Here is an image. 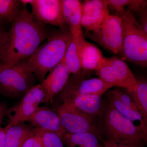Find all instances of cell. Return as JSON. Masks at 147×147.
Returning <instances> with one entry per match:
<instances>
[{"label": "cell", "mask_w": 147, "mask_h": 147, "mask_svg": "<svg viewBox=\"0 0 147 147\" xmlns=\"http://www.w3.org/2000/svg\"><path fill=\"white\" fill-rule=\"evenodd\" d=\"M84 36L114 54H121L123 42V30L120 18L109 15L93 32H84Z\"/></svg>", "instance_id": "obj_6"}, {"label": "cell", "mask_w": 147, "mask_h": 147, "mask_svg": "<svg viewBox=\"0 0 147 147\" xmlns=\"http://www.w3.org/2000/svg\"><path fill=\"white\" fill-rule=\"evenodd\" d=\"M119 16L121 20L123 30V42L121 53V59L146 68L147 34L131 10H126Z\"/></svg>", "instance_id": "obj_3"}, {"label": "cell", "mask_w": 147, "mask_h": 147, "mask_svg": "<svg viewBox=\"0 0 147 147\" xmlns=\"http://www.w3.org/2000/svg\"><path fill=\"white\" fill-rule=\"evenodd\" d=\"M45 91L42 84L35 85L24 95L21 102L11 111H7L11 125L28 120L41 102H44Z\"/></svg>", "instance_id": "obj_8"}, {"label": "cell", "mask_w": 147, "mask_h": 147, "mask_svg": "<svg viewBox=\"0 0 147 147\" xmlns=\"http://www.w3.org/2000/svg\"><path fill=\"white\" fill-rule=\"evenodd\" d=\"M27 60L10 67L0 66V95L10 98L23 96L34 86L36 77Z\"/></svg>", "instance_id": "obj_4"}, {"label": "cell", "mask_w": 147, "mask_h": 147, "mask_svg": "<svg viewBox=\"0 0 147 147\" xmlns=\"http://www.w3.org/2000/svg\"><path fill=\"white\" fill-rule=\"evenodd\" d=\"M101 96L98 95L88 94L73 96L61 99L86 114L93 118L100 115L101 109Z\"/></svg>", "instance_id": "obj_14"}, {"label": "cell", "mask_w": 147, "mask_h": 147, "mask_svg": "<svg viewBox=\"0 0 147 147\" xmlns=\"http://www.w3.org/2000/svg\"><path fill=\"white\" fill-rule=\"evenodd\" d=\"M28 121L34 128L54 132L62 140L66 133L58 114L46 107H38Z\"/></svg>", "instance_id": "obj_11"}, {"label": "cell", "mask_w": 147, "mask_h": 147, "mask_svg": "<svg viewBox=\"0 0 147 147\" xmlns=\"http://www.w3.org/2000/svg\"><path fill=\"white\" fill-rule=\"evenodd\" d=\"M147 1L143 0H130V3L127 6L128 10H131L139 13L141 11L147 8Z\"/></svg>", "instance_id": "obj_28"}, {"label": "cell", "mask_w": 147, "mask_h": 147, "mask_svg": "<svg viewBox=\"0 0 147 147\" xmlns=\"http://www.w3.org/2000/svg\"><path fill=\"white\" fill-rule=\"evenodd\" d=\"M85 41L84 31L82 30L78 34L73 36L66 52L63 61L73 76H79L84 73L81 67V56Z\"/></svg>", "instance_id": "obj_13"}, {"label": "cell", "mask_w": 147, "mask_h": 147, "mask_svg": "<svg viewBox=\"0 0 147 147\" xmlns=\"http://www.w3.org/2000/svg\"><path fill=\"white\" fill-rule=\"evenodd\" d=\"M72 38L68 29L51 31L46 41L27 60L36 78L40 83L48 72L63 60Z\"/></svg>", "instance_id": "obj_2"}, {"label": "cell", "mask_w": 147, "mask_h": 147, "mask_svg": "<svg viewBox=\"0 0 147 147\" xmlns=\"http://www.w3.org/2000/svg\"><path fill=\"white\" fill-rule=\"evenodd\" d=\"M133 98L139 112L147 123V83L143 80H137L133 90L127 92Z\"/></svg>", "instance_id": "obj_22"}, {"label": "cell", "mask_w": 147, "mask_h": 147, "mask_svg": "<svg viewBox=\"0 0 147 147\" xmlns=\"http://www.w3.org/2000/svg\"><path fill=\"white\" fill-rule=\"evenodd\" d=\"M84 15L95 17H107L110 15L109 8L105 0H87L82 5Z\"/></svg>", "instance_id": "obj_23"}, {"label": "cell", "mask_w": 147, "mask_h": 147, "mask_svg": "<svg viewBox=\"0 0 147 147\" xmlns=\"http://www.w3.org/2000/svg\"><path fill=\"white\" fill-rule=\"evenodd\" d=\"M10 124L9 123L5 128L0 131V147H6V134Z\"/></svg>", "instance_id": "obj_32"}, {"label": "cell", "mask_w": 147, "mask_h": 147, "mask_svg": "<svg viewBox=\"0 0 147 147\" xmlns=\"http://www.w3.org/2000/svg\"><path fill=\"white\" fill-rule=\"evenodd\" d=\"M109 8L115 11L119 16L123 14L126 10L125 7L128 6L130 0H105Z\"/></svg>", "instance_id": "obj_26"}, {"label": "cell", "mask_w": 147, "mask_h": 147, "mask_svg": "<svg viewBox=\"0 0 147 147\" xmlns=\"http://www.w3.org/2000/svg\"><path fill=\"white\" fill-rule=\"evenodd\" d=\"M79 76H72L60 92V98L61 99L73 96L94 94L102 95L104 93L113 87L107 84L99 78L85 79L84 74Z\"/></svg>", "instance_id": "obj_9"}, {"label": "cell", "mask_w": 147, "mask_h": 147, "mask_svg": "<svg viewBox=\"0 0 147 147\" xmlns=\"http://www.w3.org/2000/svg\"><path fill=\"white\" fill-rule=\"evenodd\" d=\"M2 129V128L1 127H0V131H1V130Z\"/></svg>", "instance_id": "obj_35"}, {"label": "cell", "mask_w": 147, "mask_h": 147, "mask_svg": "<svg viewBox=\"0 0 147 147\" xmlns=\"http://www.w3.org/2000/svg\"><path fill=\"white\" fill-rule=\"evenodd\" d=\"M7 107L6 103L4 102H0V127L5 117L7 114Z\"/></svg>", "instance_id": "obj_33"}, {"label": "cell", "mask_w": 147, "mask_h": 147, "mask_svg": "<svg viewBox=\"0 0 147 147\" xmlns=\"http://www.w3.org/2000/svg\"><path fill=\"white\" fill-rule=\"evenodd\" d=\"M110 102L123 115L129 120L138 131L147 139V123L139 111L126 106L116 98L108 95Z\"/></svg>", "instance_id": "obj_18"}, {"label": "cell", "mask_w": 147, "mask_h": 147, "mask_svg": "<svg viewBox=\"0 0 147 147\" xmlns=\"http://www.w3.org/2000/svg\"><path fill=\"white\" fill-rule=\"evenodd\" d=\"M8 32V40L1 65L4 67L28 59L48 38L51 31L36 21L26 6L23 5Z\"/></svg>", "instance_id": "obj_1"}, {"label": "cell", "mask_w": 147, "mask_h": 147, "mask_svg": "<svg viewBox=\"0 0 147 147\" xmlns=\"http://www.w3.org/2000/svg\"><path fill=\"white\" fill-rule=\"evenodd\" d=\"M31 5L32 14L38 22L61 30L68 29L64 19L61 0H33Z\"/></svg>", "instance_id": "obj_10"}, {"label": "cell", "mask_w": 147, "mask_h": 147, "mask_svg": "<svg viewBox=\"0 0 147 147\" xmlns=\"http://www.w3.org/2000/svg\"><path fill=\"white\" fill-rule=\"evenodd\" d=\"M70 74V71L63 61L50 71V74L40 83L45 91V97L43 102H47V104L53 103V98L63 89Z\"/></svg>", "instance_id": "obj_12"}, {"label": "cell", "mask_w": 147, "mask_h": 147, "mask_svg": "<svg viewBox=\"0 0 147 147\" xmlns=\"http://www.w3.org/2000/svg\"><path fill=\"white\" fill-rule=\"evenodd\" d=\"M67 147H104L99 142L97 134L91 132L65 134L62 139Z\"/></svg>", "instance_id": "obj_20"}, {"label": "cell", "mask_w": 147, "mask_h": 147, "mask_svg": "<svg viewBox=\"0 0 147 147\" xmlns=\"http://www.w3.org/2000/svg\"><path fill=\"white\" fill-rule=\"evenodd\" d=\"M102 142L104 144V147H144L143 145L120 144L108 140Z\"/></svg>", "instance_id": "obj_30"}, {"label": "cell", "mask_w": 147, "mask_h": 147, "mask_svg": "<svg viewBox=\"0 0 147 147\" xmlns=\"http://www.w3.org/2000/svg\"><path fill=\"white\" fill-rule=\"evenodd\" d=\"M108 59L119 87L124 88L127 92L133 90L137 85V80L127 64L115 56Z\"/></svg>", "instance_id": "obj_16"}, {"label": "cell", "mask_w": 147, "mask_h": 147, "mask_svg": "<svg viewBox=\"0 0 147 147\" xmlns=\"http://www.w3.org/2000/svg\"><path fill=\"white\" fill-rule=\"evenodd\" d=\"M107 95L116 98L126 106L139 111L134 103L133 98L128 92H125L118 89H115L108 92Z\"/></svg>", "instance_id": "obj_25"}, {"label": "cell", "mask_w": 147, "mask_h": 147, "mask_svg": "<svg viewBox=\"0 0 147 147\" xmlns=\"http://www.w3.org/2000/svg\"><path fill=\"white\" fill-rule=\"evenodd\" d=\"M139 14V23L144 31L147 34V8L141 11Z\"/></svg>", "instance_id": "obj_31"}, {"label": "cell", "mask_w": 147, "mask_h": 147, "mask_svg": "<svg viewBox=\"0 0 147 147\" xmlns=\"http://www.w3.org/2000/svg\"><path fill=\"white\" fill-rule=\"evenodd\" d=\"M62 12L65 23L73 36L78 34L82 30V3L78 0H61Z\"/></svg>", "instance_id": "obj_15"}, {"label": "cell", "mask_w": 147, "mask_h": 147, "mask_svg": "<svg viewBox=\"0 0 147 147\" xmlns=\"http://www.w3.org/2000/svg\"><path fill=\"white\" fill-rule=\"evenodd\" d=\"M108 140L123 144L143 145L147 139L131 121L119 113L109 103L105 117Z\"/></svg>", "instance_id": "obj_5"}, {"label": "cell", "mask_w": 147, "mask_h": 147, "mask_svg": "<svg viewBox=\"0 0 147 147\" xmlns=\"http://www.w3.org/2000/svg\"><path fill=\"white\" fill-rule=\"evenodd\" d=\"M22 6L20 0H0V25L13 23Z\"/></svg>", "instance_id": "obj_21"}, {"label": "cell", "mask_w": 147, "mask_h": 147, "mask_svg": "<svg viewBox=\"0 0 147 147\" xmlns=\"http://www.w3.org/2000/svg\"><path fill=\"white\" fill-rule=\"evenodd\" d=\"M21 3L24 5L26 6L28 4L31 5L33 1V0H20Z\"/></svg>", "instance_id": "obj_34"}, {"label": "cell", "mask_w": 147, "mask_h": 147, "mask_svg": "<svg viewBox=\"0 0 147 147\" xmlns=\"http://www.w3.org/2000/svg\"><path fill=\"white\" fill-rule=\"evenodd\" d=\"M62 125L67 133L81 134L91 132L97 134L93 118L79 111L72 105L63 103L58 109Z\"/></svg>", "instance_id": "obj_7"}, {"label": "cell", "mask_w": 147, "mask_h": 147, "mask_svg": "<svg viewBox=\"0 0 147 147\" xmlns=\"http://www.w3.org/2000/svg\"><path fill=\"white\" fill-rule=\"evenodd\" d=\"M21 147H44L39 137L34 133L25 141Z\"/></svg>", "instance_id": "obj_29"}, {"label": "cell", "mask_w": 147, "mask_h": 147, "mask_svg": "<svg viewBox=\"0 0 147 147\" xmlns=\"http://www.w3.org/2000/svg\"><path fill=\"white\" fill-rule=\"evenodd\" d=\"M8 32L3 26L0 25V66L1 65L3 55L5 51L7 40Z\"/></svg>", "instance_id": "obj_27"}, {"label": "cell", "mask_w": 147, "mask_h": 147, "mask_svg": "<svg viewBox=\"0 0 147 147\" xmlns=\"http://www.w3.org/2000/svg\"><path fill=\"white\" fill-rule=\"evenodd\" d=\"M35 128L21 123L10 124L6 134V147H21L29 137L34 134Z\"/></svg>", "instance_id": "obj_19"}, {"label": "cell", "mask_w": 147, "mask_h": 147, "mask_svg": "<svg viewBox=\"0 0 147 147\" xmlns=\"http://www.w3.org/2000/svg\"><path fill=\"white\" fill-rule=\"evenodd\" d=\"M35 133L41 140L44 147H65L62 139L54 132L35 128Z\"/></svg>", "instance_id": "obj_24"}, {"label": "cell", "mask_w": 147, "mask_h": 147, "mask_svg": "<svg viewBox=\"0 0 147 147\" xmlns=\"http://www.w3.org/2000/svg\"><path fill=\"white\" fill-rule=\"evenodd\" d=\"M104 57L102 52L96 46L85 41L82 47L81 56V64L82 71H96L100 67Z\"/></svg>", "instance_id": "obj_17"}]
</instances>
